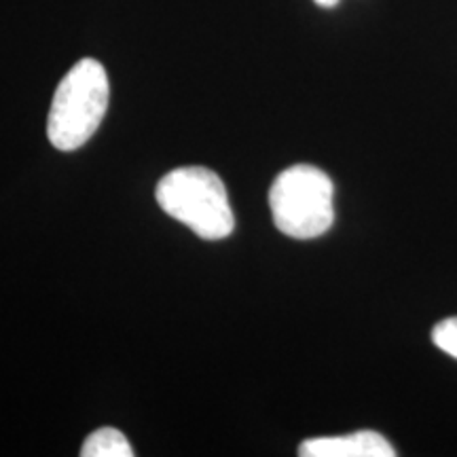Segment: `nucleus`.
I'll list each match as a JSON object with an SVG mask.
<instances>
[{
	"label": "nucleus",
	"instance_id": "nucleus-6",
	"mask_svg": "<svg viewBox=\"0 0 457 457\" xmlns=\"http://www.w3.org/2000/svg\"><path fill=\"white\" fill-rule=\"evenodd\" d=\"M432 341L438 350L457 360V316L436 324L432 330Z\"/></svg>",
	"mask_w": 457,
	"mask_h": 457
},
{
	"label": "nucleus",
	"instance_id": "nucleus-2",
	"mask_svg": "<svg viewBox=\"0 0 457 457\" xmlns=\"http://www.w3.org/2000/svg\"><path fill=\"white\" fill-rule=\"evenodd\" d=\"M111 100V83L98 60L77 62L60 85L47 119L49 142L60 151L83 146L100 128Z\"/></svg>",
	"mask_w": 457,
	"mask_h": 457
},
{
	"label": "nucleus",
	"instance_id": "nucleus-4",
	"mask_svg": "<svg viewBox=\"0 0 457 457\" xmlns=\"http://www.w3.org/2000/svg\"><path fill=\"white\" fill-rule=\"evenodd\" d=\"M303 457H394L396 451L379 432L360 430L347 436L310 438L301 443Z\"/></svg>",
	"mask_w": 457,
	"mask_h": 457
},
{
	"label": "nucleus",
	"instance_id": "nucleus-7",
	"mask_svg": "<svg viewBox=\"0 0 457 457\" xmlns=\"http://www.w3.org/2000/svg\"><path fill=\"white\" fill-rule=\"evenodd\" d=\"M313 3L320 4V7H335V4L339 3V0H313Z\"/></svg>",
	"mask_w": 457,
	"mask_h": 457
},
{
	"label": "nucleus",
	"instance_id": "nucleus-1",
	"mask_svg": "<svg viewBox=\"0 0 457 457\" xmlns=\"http://www.w3.org/2000/svg\"><path fill=\"white\" fill-rule=\"evenodd\" d=\"M155 197L165 214L205 242H220L236 228L225 182L208 168L191 165L170 171L159 180Z\"/></svg>",
	"mask_w": 457,
	"mask_h": 457
},
{
	"label": "nucleus",
	"instance_id": "nucleus-5",
	"mask_svg": "<svg viewBox=\"0 0 457 457\" xmlns=\"http://www.w3.org/2000/svg\"><path fill=\"white\" fill-rule=\"evenodd\" d=\"M83 457H134V449L123 432L114 428H100L85 438Z\"/></svg>",
	"mask_w": 457,
	"mask_h": 457
},
{
	"label": "nucleus",
	"instance_id": "nucleus-3",
	"mask_svg": "<svg viewBox=\"0 0 457 457\" xmlns=\"http://www.w3.org/2000/svg\"><path fill=\"white\" fill-rule=\"evenodd\" d=\"M273 222L293 239H316L335 222V187L328 174L299 163L284 170L270 191Z\"/></svg>",
	"mask_w": 457,
	"mask_h": 457
}]
</instances>
